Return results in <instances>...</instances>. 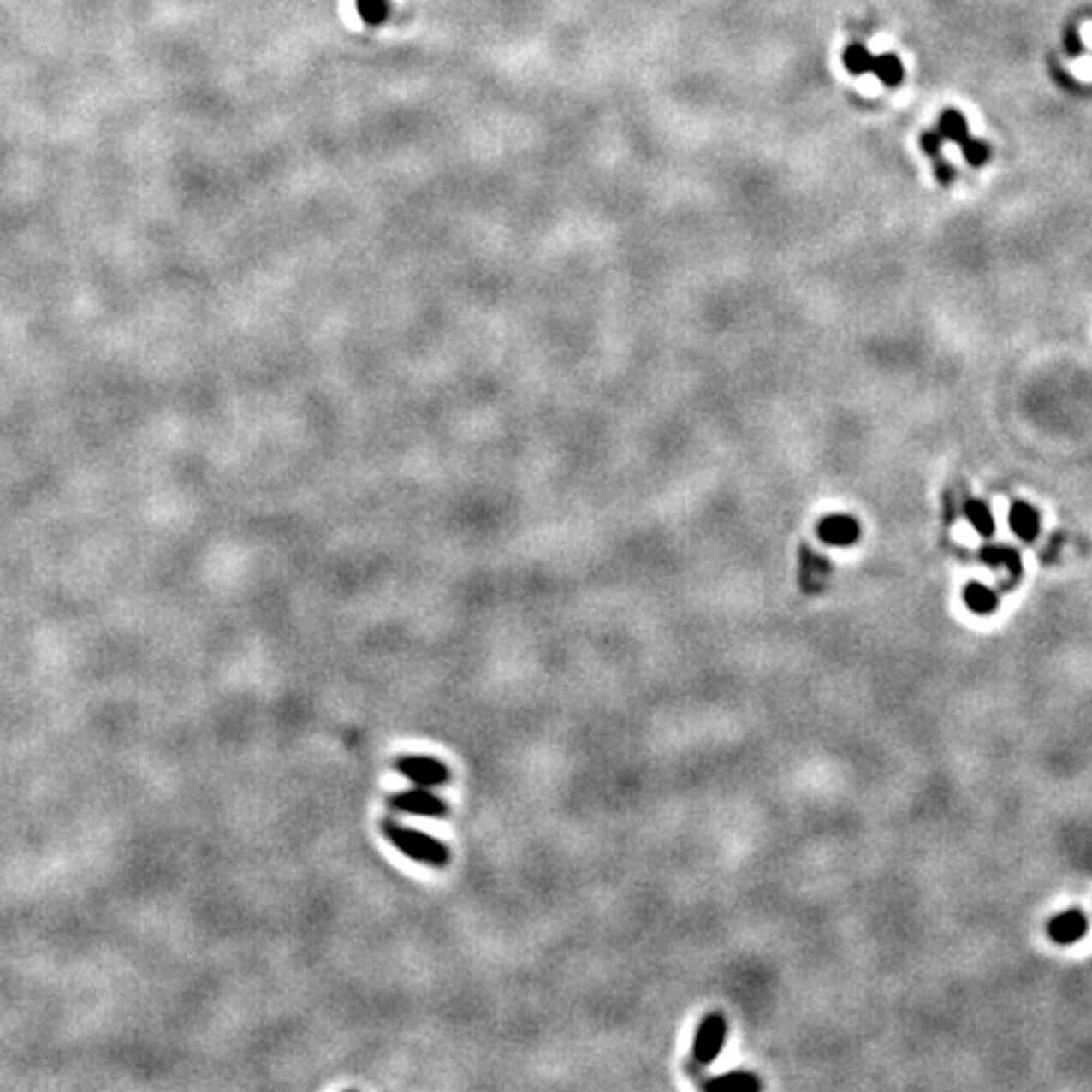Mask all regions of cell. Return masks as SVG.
<instances>
[{
    "instance_id": "15",
    "label": "cell",
    "mask_w": 1092,
    "mask_h": 1092,
    "mask_svg": "<svg viewBox=\"0 0 1092 1092\" xmlns=\"http://www.w3.org/2000/svg\"><path fill=\"white\" fill-rule=\"evenodd\" d=\"M842 61H845V68L850 71V74H855V76H863V74H868V71H873V61L875 56L863 46V44H852V46H847L845 49V56H842Z\"/></svg>"
},
{
    "instance_id": "12",
    "label": "cell",
    "mask_w": 1092,
    "mask_h": 1092,
    "mask_svg": "<svg viewBox=\"0 0 1092 1092\" xmlns=\"http://www.w3.org/2000/svg\"><path fill=\"white\" fill-rule=\"evenodd\" d=\"M964 600L974 614H994L996 604H999L996 595L988 587H983L982 582H969L966 590H964Z\"/></svg>"
},
{
    "instance_id": "14",
    "label": "cell",
    "mask_w": 1092,
    "mask_h": 1092,
    "mask_svg": "<svg viewBox=\"0 0 1092 1092\" xmlns=\"http://www.w3.org/2000/svg\"><path fill=\"white\" fill-rule=\"evenodd\" d=\"M964 511H966V519H969V524L982 534V537H994V516H991V511H988V506L979 501V498H969L966 501V506H964Z\"/></svg>"
},
{
    "instance_id": "7",
    "label": "cell",
    "mask_w": 1092,
    "mask_h": 1092,
    "mask_svg": "<svg viewBox=\"0 0 1092 1092\" xmlns=\"http://www.w3.org/2000/svg\"><path fill=\"white\" fill-rule=\"evenodd\" d=\"M1047 933L1054 943H1077L1085 933H1088V918L1080 911H1065L1059 916H1054L1047 926Z\"/></svg>"
},
{
    "instance_id": "10",
    "label": "cell",
    "mask_w": 1092,
    "mask_h": 1092,
    "mask_svg": "<svg viewBox=\"0 0 1092 1092\" xmlns=\"http://www.w3.org/2000/svg\"><path fill=\"white\" fill-rule=\"evenodd\" d=\"M703 1088L715 1092H757L762 1088V1083H759L757 1075L739 1070V1072H731V1075H723V1077H713L709 1083H703Z\"/></svg>"
},
{
    "instance_id": "4",
    "label": "cell",
    "mask_w": 1092,
    "mask_h": 1092,
    "mask_svg": "<svg viewBox=\"0 0 1092 1092\" xmlns=\"http://www.w3.org/2000/svg\"><path fill=\"white\" fill-rule=\"evenodd\" d=\"M395 769H397L405 779H410L412 784H418V786H428V789H433V786H442V784L450 779L448 766L442 764V762H437V759H433V757H400V759L395 762Z\"/></svg>"
},
{
    "instance_id": "16",
    "label": "cell",
    "mask_w": 1092,
    "mask_h": 1092,
    "mask_svg": "<svg viewBox=\"0 0 1092 1092\" xmlns=\"http://www.w3.org/2000/svg\"><path fill=\"white\" fill-rule=\"evenodd\" d=\"M961 152H964V160L971 167H982L991 157V147L983 139H971V137L961 145Z\"/></svg>"
},
{
    "instance_id": "18",
    "label": "cell",
    "mask_w": 1092,
    "mask_h": 1092,
    "mask_svg": "<svg viewBox=\"0 0 1092 1092\" xmlns=\"http://www.w3.org/2000/svg\"><path fill=\"white\" fill-rule=\"evenodd\" d=\"M941 145H943L941 132H923L921 134V147H923V152L929 157H938L941 155Z\"/></svg>"
},
{
    "instance_id": "11",
    "label": "cell",
    "mask_w": 1092,
    "mask_h": 1092,
    "mask_svg": "<svg viewBox=\"0 0 1092 1092\" xmlns=\"http://www.w3.org/2000/svg\"><path fill=\"white\" fill-rule=\"evenodd\" d=\"M938 132H941V137L946 139V142H953V145H964L966 139H969V127H966V119H964V114L956 110H946L941 114V119H938Z\"/></svg>"
},
{
    "instance_id": "9",
    "label": "cell",
    "mask_w": 1092,
    "mask_h": 1092,
    "mask_svg": "<svg viewBox=\"0 0 1092 1092\" xmlns=\"http://www.w3.org/2000/svg\"><path fill=\"white\" fill-rule=\"evenodd\" d=\"M982 559L988 564V567L1006 569V572H1009V585H1014V582L1022 577V556H1019V551H1017V549H1012V546H1004V544L983 546Z\"/></svg>"
},
{
    "instance_id": "8",
    "label": "cell",
    "mask_w": 1092,
    "mask_h": 1092,
    "mask_svg": "<svg viewBox=\"0 0 1092 1092\" xmlns=\"http://www.w3.org/2000/svg\"><path fill=\"white\" fill-rule=\"evenodd\" d=\"M1009 526L1022 542H1035L1039 537V513L1035 506L1017 501L1009 511Z\"/></svg>"
},
{
    "instance_id": "1",
    "label": "cell",
    "mask_w": 1092,
    "mask_h": 1092,
    "mask_svg": "<svg viewBox=\"0 0 1092 1092\" xmlns=\"http://www.w3.org/2000/svg\"><path fill=\"white\" fill-rule=\"evenodd\" d=\"M383 834L405 855V858H410V860H415V863H425V865H433V868H445L448 863H450V850L442 845V842H437L436 837H430V834H425V832H418V829H412V827H405V824H400V822H395V819H383Z\"/></svg>"
},
{
    "instance_id": "5",
    "label": "cell",
    "mask_w": 1092,
    "mask_h": 1092,
    "mask_svg": "<svg viewBox=\"0 0 1092 1092\" xmlns=\"http://www.w3.org/2000/svg\"><path fill=\"white\" fill-rule=\"evenodd\" d=\"M829 574H832V564L824 556L815 554L810 546L799 549V587L804 595L819 592L827 585Z\"/></svg>"
},
{
    "instance_id": "2",
    "label": "cell",
    "mask_w": 1092,
    "mask_h": 1092,
    "mask_svg": "<svg viewBox=\"0 0 1092 1092\" xmlns=\"http://www.w3.org/2000/svg\"><path fill=\"white\" fill-rule=\"evenodd\" d=\"M726 1035H728V1024H726V1017L721 1012H710L703 1017V1022L696 1032V1039H693V1052H691L693 1070L709 1067L715 1062V1057L723 1049Z\"/></svg>"
},
{
    "instance_id": "17",
    "label": "cell",
    "mask_w": 1092,
    "mask_h": 1092,
    "mask_svg": "<svg viewBox=\"0 0 1092 1092\" xmlns=\"http://www.w3.org/2000/svg\"><path fill=\"white\" fill-rule=\"evenodd\" d=\"M357 5H359V13H362V18L367 21V23H372V26H377V23H383L384 18H387V0H357Z\"/></svg>"
},
{
    "instance_id": "13",
    "label": "cell",
    "mask_w": 1092,
    "mask_h": 1092,
    "mask_svg": "<svg viewBox=\"0 0 1092 1092\" xmlns=\"http://www.w3.org/2000/svg\"><path fill=\"white\" fill-rule=\"evenodd\" d=\"M873 74L885 84V86H890V89H895V86H900L903 84V76H905V68H903V63H900V58L895 54H882V56H875L873 61Z\"/></svg>"
},
{
    "instance_id": "6",
    "label": "cell",
    "mask_w": 1092,
    "mask_h": 1092,
    "mask_svg": "<svg viewBox=\"0 0 1092 1092\" xmlns=\"http://www.w3.org/2000/svg\"><path fill=\"white\" fill-rule=\"evenodd\" d=\"M817 537L829 546H850L860 539V524L852 516L845 513H834V516H824L817 526Z\"/></svg>"
},
{
    "instance_id": "3",
    "label": "cell",
    "mask_w": 1092,
    "mask_h": 1092,
    "mask_svg": "<svg viewBox=\"0 0 1092 1092\" xmlns=\"http://www.w3.org/2000/svg\"><path fill=\"white\" fill-rule=\"evenodd\" d=\"M389 810L395 812H405V815H415V817H448V804L433 794L428 786H418L410 792H400L392 794L389 799Z\"/></svg>"
},
{
    "instance_id": "19",
    "label": "cell",
    "mask_w": 1092,
    "mask_h": 1092,
    "mask_svg": "<svg viewBox=\"0 0 1092 1092\" xmlns=\"http://www.w3.org/2000/svg\"><path fill=\"white\" fill-rule=\"evenodd\" d=\"M933 172H935V177H938V182H941V185H951V180H953V175H956V172H953V167H951V163H946L941 155H938V157H933Z\"/></svg>"
}]
</instances>
